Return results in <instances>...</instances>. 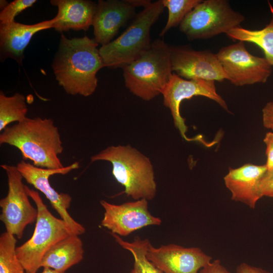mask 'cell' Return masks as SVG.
Returning <instances> with one entry per match:
<instances>
[{"mask_svg": "<svg viewBox=\"0 0 273 273\" xmlns=\"http://www.w3.org/2000/svg\"><path fill=\"white\" fill-rule=\"evenodd\" d=\"M94 39L86 35L61 36L52 68L58 84L71 95H92L98 86L97 72L104 67Z\"/></svg>", "mask_w": 273, "mask_h": 273, "instance_id": "6da1fadb", "label": "cell"}, {"mask_svg": "<svg viewBox=\"0 0 273 273\" xmlns=\"http://www.w3.org/2000/svg\"><path fill=\"white\" fill-rule=\"evenodd\" d=\"M16 147L23 160H30L37 167L47 169L64 167L59 155L63 147L57 126L50 118L26 117L7 126L0 134V145Z\"/></svg>", "mask_w": 273, "mask_h": 273, "instance_id": "7a4b0ae2", "label": "cell"}, {"mask_svg": "<svg viewBox=\"0 0 273 273\" xmlns=\"http://www.w3.org/2000/svg\"><path fill=\"white\" fill-rule=\"evenodd\" d=\"M92 162L108 161L112 173L124 188V193L137 200H151L157 193L153 166L150 159L130 145L110 146L90 157Z\"/></svg>", "mask_w": 273, "mask_h": 273, "instance_id": "3957f363", "label": "cell"}, {"mask_svg": "<svg viewBox=\"0 0 273 273\" xmlns=\"http://www.w3.org/2000/svg\"><path fill=\"white\" fill-rule=\"evenodd\" d=\"M122 69L129 92L150 101L162 94L172 77L170 47L163 40H155L140 57Z\"/></svg>", "mask_w": 273, "mask_h": 273, "instance_id": "277c9868", "label": "cell"}, {"mask_svg": "<svg viewBox=\"0 0 273 273\" xmlns=\"http://www.w3.org/2000/svg\"><path fill=\"white\" fill-rule=\"evenodd\" d=\"M162 0L145 7L129 27L116 39L99 49L105 67L123 68L140 57L150 47L152 25L163 13Z\"/></svg>", "mask_w": 273, "mask_h": 273, "instance_id": "5b68a950", "label": "cell"}, {"mask_svg": "<svg viewBox=\"0 0 273 273\" xmlns=\"http://www.w3.org/2000/svg\"><path fill=\"white\" fill-rule=\"evenodd\" d=\"M25 187L35 204L38 214L32 237L16 248V254L26 273H33L41 267L46 253L58 242L73 233L63 219L50 212L37 191Z\"/></svg>", "mask_w": 273, "mask_h": 273, "instance_id": "8992f818", "label": "cell"}, {"mask_svg": "<svg viewBox=\"0 0 273 273\" xmlns=\"http://www.w3.org/2000/svg\"><path fill=\"white\" fill-rule=\"evenodd\" d=\"M244 16L225 0L202 1L184 19L180 31L189 40L208 39L240 26Z\"/></svg>", "mask_w": 273, "mask_h": 273, "instance_id": "52a82bcc", "label": "cell"}, {"mask_svg": "<svg viewBox=\"0 0 273 273\" xmlns=\"http://www.w3.org/2000/svg\"><path fill=\"white\" fill-rule=\"evenodd\" d=\"M1 167L7 176L8 192L0 200V219L6 232L20 239L26 227L36 221L38 211L29 200L23 178L16 166L5 164Z\"/></svg>", "mask_w": 273, "mask_h": 273, "instance_id": "ba28073f", "label": "cell"}, {"mask_svg": "<svg viewBox=\"0 0 273 273\" xmlns=\"http://www.w3.org/2000/svg\"><path fill=\"white\" fill-rule=\"evenodd\" d=\"M216 55L227 79L236 86L263 83L271 75L272 66L265 58L250 54L244 42L222 47Z\"/></svg>", "mask_w": 273, "mask_h": 273, "instance_id": "9c48e42d", "label": "cell"}, {"mask_svg": "<svg viewBox=\"0 0 273 273\" xmlns=\"http://www.w3.org/2000/svg\"><path fill=\"white\" fill-rule=\"evenodd\" d=\"M215 81L200 79H186L174 72L170 81L162 95L163 104L170 110L175 127L179 130L183 138L187 141H199L204 144V140L201 136L189 138L186 133L188 127L185 119L180 113V105L186 99H190L194 96H203L217 103L222 108L229 111L225 102L217 93Z\"/></svg>", "mask_w": 273, "mask_h": 273, "instance_id": "30bf717a", "label": "cell"}, {"mask_svg": "<svg viewBox=\"0 0 273 273\" xmlns=\"http://www.w3.org/2000/svg\"><path fill=\"white\" fill-rule=\"evenodd\" d=\"M16 167L26 181L44 195L53 208L57 212L61 218L69 226L72 232L77 235L83 234L85 228L75 220L70 215L68 209L72 202L71 196L64 193H59L51 185L49 177L54 174H66L79 167L78 162L59 169H47L38 167L21 160Z\"/></svg>", "mask_w": 273, "mask_h": 273, "instance_id": "8fae6325", "label": "cell"}, {"mask_svg": "<svg viewBox=\"0 0 273 273\" xmlns=\"http://www.w3.org/2000/svg\"><path fill=\"white\" fill-rule=\"evenodd\" d=\"M148 200L142 199L116 205L104 200L100 201L105 212L101 224L120 236L150 225H159L161 219L152 215L148 209Z\"/></svg>", "mask_w": 273, "mask_h": 273, "instance_id": "7c38bea8", "label": "cell"}, {"mask_svg": "<svg viewBox=\"0 0 273 273\" xmlns=\"http://www.w3.org/2000/svg\"><path fill=\"white\" fill-rule=\"evenodd\" d=\"M170 51L172 71L179 76L188 80L222 81L227 79L216 54L180 47H170Z\"/></svg>", "mask_w": 273, "mask_h": 273, "instance_id": "4fadbf2b", "label": "cell"}, {"mask_svg": "<svg viewBox=\"0 0 273 273\" xmlns=\"http://www.w3.org/2000/svg\"><path fill=\"white\" fill-rule=\"evenodd\" d=\"M147 258L162 273H198L212 257L198 247L170 244L155 248L151 244Z\"/></svg>", "mask_w": 273, "mask_h": 273, "instance_id": "5bb4252c", "label": "cell"}, {"mask_svg": "<svg viewBox=\"0 0 273 273\" xmlns=\"http://www.w3.org/2000/svg\"><path fill=\"white\" fill-rule=\"evenodd\" d=\"M151 3L146 0L99 1L92 25L94 39L102 46L109 43L133 16L136 7L145 8Z\"/></svg>", "mask_w": 273, "mask_h": 273, "instance_id": "9a60e30c", "label": "cell"}, {"mask_svg": "<svg viewBox=\"0 0 273 273\" xmlns=\"http://www.w3.org/2000/svg\"><path fill=\"white\" fill-rule=\"evenodd\" d=\"M266 170L265 164L250 163L236 168H229L224 181L231 193V199L255 208L257 201L262 197L259 190V181Z\"/></svg>", "mask_w": 273, "mask_h": 273, "instance_id": "2e32d148", "label": "cell"}, {"mask_svg": "<svg viewBox=\"0 0 273 273\" xmlns=\"http://www.w3.org/2000/svg\"><path fill=\"white\" fill-rule=\"evenodd\" d=\"M54 18L34 24L27 25L15 21L0 23V52L1 60L8 58L22 64L24 52L32 36L41 30L53 28Z\"/></svg>", "mask_w": 273, "mask_h": 273, "instance_id": "e0dca14e", "label": "cell"}, {"mask_svg": "<svg viewBox=\"0 0 273 273\" xmlns=\"http://www.w3.org/2000/svg\"><path fill=\"white\" fill-rule=\"evenodd\" d=\"M58 8L53 28L59 32L70 29L86 31L93 25L97 4L86 0H51Z\"/></svg>", "mask_w": 273, "mask_h": 273, "instance_id": "ac0fdd59", "label": "cell"}, {"mask_svg": "<svg viewBox=\"0 0 273 273\" xmlns=\"http://www.w3.org/2000/svg\"><path fill=\"white\" fill-rule=\"evenodd\" d=\"M84 253L83 243L79 236L71 234L58 242L46 253L40 267L65 272L83 259Z\"/></svg>", "mask_w": 273, "mask_h": 273, "instance_id": "d6986e66", "label": "cell"}, {"mask_svg": "<svg viewBox=\"0 0 273 273\" xmlns=\"http://www.w3.org/2000/svg\"><path fill=\"white\" fill-rule=\"evenodd\" d=\"M271 13L269 23L260 30H250L241 26L232 29L226 35L233 40L255 44L264 52L265 58L273 66V8L268 3Z\"/></svg>", "mask_w": 273, "mask_h": 273, "instance_id": "ffe728a7", "label": "cell"}, {"mask_svg": "<svg viewBox=\"0 0 273 273\" xmlns=\"http://www.w3.org/2000/svg\"><path fill=\"white\" fill-rule=\"evenodd\" d=\"M111 234L121 247L130 252L133 256V266L130 273H162L147 258V253L151 244L148 239L135 237L132 242H128L117 235Z\"/></svg>", "mask_w": 273, "mask_h": 273, "instance_id": "44dd1931", "label": "cell"}, {"mask_svg": "<svg viewBox=\"0 0 273 273\" xmlns=\"http://www.w3.org/2000/svg\"><path fill=\"white\" fill-rule=\"evenodd\" d=\"M28 108L25 96L18 93L11 96L0 92V131L12 122H20L26 117Z\"/></svg>", "mask_w": 273, "mask_h": 273, "instance_id": "7402d4cb", "label": "cell"}, {"mask_svg": "<svg viewBox=\"0 0 273 273\" xmlns=\"http://www.w3.org/2000/svg\"><path fill=\"white\" fill-rule=\"evenodd\" d=\"M17 239L7 232L0 236V273H25L16 254Z\"/></svg>", "mask_w": 273, "mask_h": 273, "instance_id": "603a6c76", "label": "cell"}, {"mask_svg": "<svg viewBox=\"0 0 273 273\" xmlns=\"http://www.w3.org/2000/svg\"><path fill=\"white\" fill-rule=\"evenodd\" d=\"M201 2V0H162L164 8L168 10V16L160 36H164L171 28L179 25L185 17Z\"/></svg>", "mask_w": 273, "mask_h": 273, "instance_id": "cb8c5ba5", "label": "cell"}, {"mask_svg": "<svg viewBox=\"0 0 273 273\" xmlns=\"http://www.w3.org/2000/svg\"><path fill=\"white\" fill-rule=\"evenodd\" d=\"M35 0H15L0 13V23L4 24L14 21L15 17L26 9L31 7Z\"/></svg>", "mask_w": 273, "mask_h": 273, "instance_id": "d4e9b609", "label": "cell"}, {"mask_svg": "<svg viewBox=\"0 0 273 273\" xmlns=\"http://www.w3.org/2000/svg\"><path fill=\"white\" fill-rule=\"evenodd\" d=\"M259 190L262 197L273 198V170H266L263 175L259 181Z\"/></svg>", "mask_w": 273, "mask_h": 273, "instance_id": "484cf974", "label": "cell"}, {"mask_svg": "<svg viewBox=\"0 0 273 273\" xmlns=\"http://www.w3.org/2000/svg\"><path fill=\"white\" fill-rule=\"evenodd\" d=\"M266 146V162L265 164L267 171L273 170V132H266L263 139Z\"/></svg>", "mask_w": 273, "mask_h": 273, "instance_id": "4316f807", "label": "cell"}, {"mask_svg": "<svg viewBox=\"0 0 273 273\" xmlns=\"http://www.w3.org/2000/svg\"><path fill=\"white\" fill-rule=\"evenodd\" d=\"M262 112L263 126L273 130V102L267 103L263 108Z\"/></svg>", "mask_w": 273, "mask_h": 273, "instance_id": "83f0119b", "label": "cell"}, {"mask_svg": "<svg viewBox=\"0 0 273 273\" xmlns=\"http://www.w3.org/2000/svg\"><path fill=\"white\" fill-rule=\"evenodd\" d=\"M200 273H231L219 259L211 261L200 270Z\"/></svg>", "mask_w": 273, "mask_h": 273, "instance_id": "f1b7e54d", "label": "cell"}, {"mask_svg": "<svg viewBox=\"0 0 273 273\" xmlns=\"http://www.w3.org/2000/svg\"><path fill=\"white\" fill-rule=\"evenodd\" d=\"M236 273H270L261 268L250 265L243 262L238 266Z\"/></svg>", "mask_w": 273, "mask_h": 273, "instance_id": "f546056e", "label": "cell"}, {"mask_svg": "<svg viewBox=\"0 0 273 273\" xmlns=\"http://www.w3.org/2000/svg\"><path fill=\"white\" fill-rule=\"evenodd\" d=\"M43 269L42 271L40 273H65V272H60V271L55 270L54 269H53L48 267H43ZM33 273H36V272H33Z\"/></svg>", "mask_w": 273, "mask_h": 273, "instance_id": "4dcf8cb0", "label": "cell"}, {"mask_svg": "<svg viewBox=\"0 0 273 273\" xmlns=\"http://www.w3.org/2000/svg\"><path fill=\"white\" fill-rule=\"evenodd\" d=\"M9 3L6 1L1 0L0 2V8L2 10L4 9L8 5Z\"/></svg>", "mask_w": 273, "mask_h": 273, "instance_id": "1f68e13d", "label": "cell"}]
</instances>
